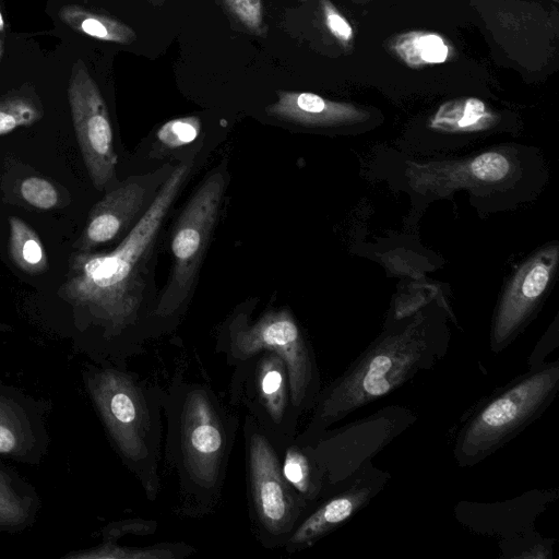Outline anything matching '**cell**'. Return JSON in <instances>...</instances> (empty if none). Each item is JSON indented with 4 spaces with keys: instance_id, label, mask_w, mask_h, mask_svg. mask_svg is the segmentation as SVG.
Wrapping results in <instances>:
<instances>
[{
    "instance_id": "1",
    "label": "cell",
    "mask_w": 559,
    "mask_h": 559,
    "mask_svg": "<svg viewBox=\"0 0 559 559\" xmlns=\"http://www.w3.org/2000/svg\"><path fill=\"white\" fill-rule=\"evenodd\" d=\"M192 164L187 160L173 169L116 249L105 253L76 251L70 257L67 278L58 294L99 326L100 337L108 344L106 364H109V343L122 340L139 321L153 247Z\"/></svg>"
},
{
    "instance_id": "2",
    "label": "cell",
    "mask_w": 559,
    "mask_h": 559,
    "mask_svg": "<svg viewBox=\"0 0 559 559\" xmlns=\"http://www.w3.org/2000/svg\"><path fill=\"white\" fill-rule=\"evenodd\" d=\"M165 463L177 480L180 514L206 516L222 499L240 420L206 381L176 372L164 390Z\"/></svg>"
},
{
    "instance_id": "3",
    "label": "cell",
    "mask_w": 559,
    "mask_h": 559,
    "mask_svg": "<svg viewBox=\"0 0 559 559\" xmlns=\"http://www.w3.org/2000/svg\"><path fill=\"white\" fill-rule=\"evenodd\" d=\"M449 332L438 320L419 314L385 329L355 360L321 389L305 430V440L359 408L394 392L447 355Z\"/></svg>"
},
{
    "instance_id": "4",
    "label": "cell",
    "mask_w": 559,
    "mask_h": 559,
    "mask_svg": "<svg viewBox=\"0 0 559 559\" xmlns=\"http://www.w3.org/2000/svg\"><path fill=\"white\" fill-rule=\"evenodd\" d=\"M83 379L112 449L146 498L155 500L160 490L164 390L115 364L88 366Z\"/></svg>"
},
{
    "instance_id": "5",
    "label": "cell",
    "mask_w": 559,
    "mask_h": 559,
    "mask_svg": "<svg viewBox=\"0 0 559 559\" xmlns=\"http://www.w3.org/2000/svg\"><path fill=\"white\" fill-rule=\"evenodd\" d=\"M559 391V360L528 368L481 399L460 426L453 457L475 466L501 449L552 404Z\"/></svg>"
},
{
    "instance_id": "6",
    "label": "cell",
    "mask_w": 559,
    "mask_h": 559,
    "mask_svg": "<svg viewBox=\"0 0 559 559\" xmlns=\"http://www.w3.org/2000/svg\"><path fill=\"white\" fill-rule=\"evenodd\" d=\"M264 349L277 353L286 362L297 414L311 412L322 389L320 370L313 347L289 309H270L257 320L248 310H238L218 332L216 352L228 366Z\"/></svg>"
},
{
    "instance_id": "7",
    "label": "cell",
    "mask_w": 559,
    "mask_h": 559,
    "mask_svg": "<svg viewBox=\"0 0 559 559\" xmlns=\"http://www.w3.org/2000/svg\"><path fill=\"white\" fill-rule=\"evenodd\" d=\"M248 513L259 543L285 545L311 506L286 480L273 440L248 415L242 424Z\"/></svg>"
},
{
    "instance_id": "8",
    "label": "cell",
    "mask_w": 559,
    "mask_h": 559,
    "mask_svg": "<svg viewBox=\"0 0 559 559\" xmlns=\"http://www.w3.org/2000/svg\"><path fill=\"white\" fill-rule=\"evenodd\" d=\"M417 420L403 405H389L360 419L296 439L311 449L324 473L322 496L354 475Z\"/></svg>"
},
{
    "instance_id": "9",
    "label": "cell",
    "mask_w": 559,
    "mask_h": 559,
    "mask_svg": "<svg viewBox=\"0 0 559 559\" xmlns=\"http://www.w3.org/2000/svg\"><path fill=\"white\" fill-rule=\"evenodd\" d=\"M229 396L277 450L297 436L300 416L293 405L287 365L277 353L264 349L234 366Z\"/></svg>"
},
{
    "instance_id": "10",
    "label": "cell",
    "mask_w": 559,
    "mask_h": 559,
    "mask_svg": "<svg viewBox=\"0 0 559 559\" xmlns=\"http://www.w3.org/2000/svg\"><path fill=\"white\" fill-rule=\"evenodd\" d=\"M225 186L222 171L211 174L181 212L170 245L174 266L154 309L155 318L173 316L188 299L218 215Z\"/></svg>"
},
{
    "instance_id": "11",
    "label": "cell",
    "mask_w": 559,
    "mask_h": 559,
    "mask_svg": "<svg viewBox=\"0 0 559 559\" xmlns=\"http://www.w3.org/2000/svg\"><path fill=\"white\" fill-rule=\"evenodd\" d=\"M68 99L82 156L97 190L115 178L117 154L104 97L82 60L72 68Z\"/></svg>"
},
{
    "instance_id": "12",
    "label": "cell",
    "mask_w": 559,
    "mask_h": 559,
    "mask_svg": "<svg viewBox=\"0 0 559 559\" xmlns=\"http://www.w3.org/2000/svg\"><path fill=\"white\" fill-rule=\"evenodd\" d=\"M390 478L389 472L367 462L308 510L283 546L285 551L309 548L345 525L384 489Z\"/></svg>"
},
{
    "instance_id": "13",
    "label": "cell",
    "mask_w": 559,
    "mask_h": 559,
    "mask_svg": "<svg viewBox=\"0 0 559 559\" xmlns=\"http://www.w3.org/2000/svg\"><path fill=\"white\" fill-rule=\"evenodd\" d=\"M558 248L540 250L513 276L497 306L489 337L490 349L501 353L532 320L554 274Z\"/></svg>"
},
{
    "instance_id": "14",
    "label": "cell",
    "mask_w": 559,
    "mask_h": 559,
    "mask_svg": "<svg viewBox=\"0 0 559 559\" xmlns=\"http://www.w3.org/2000/svg\"><path fill=\"white\" fill-rule=\"evenodd\" d=\"M45 413L44 403L0 384V456L37 464L49 442Z\"/></svg>"
},
{
    "instance_id": "15",
    "label": "cell",
    "mask_w": 559,
    "mask_h": 559,
    "mask_svg": "<svg viewBox=\"0 0 559 559\" xmlns=\"http://www.w3.org/2000/svg\"><path fill=\"white\" fill-rule=\"evenodd\" d=\"M145 198L146 187L138 180L128 181L107 193L91 210L76 243L78 251H91L126 231L140 213Z\"/></svg>"
},
{
    "instance_id": "16",
    "label": "cell",
    "mask_w": 559,
    "mask_h": 559,
    "mask_svg": "<svg viewBox=\"0 0 559 559\" xmlns=\"http://www.w3.org/2000/svg\"><path fill=\"white\" fill-rule=\"evenodd\" d=\"M556 498L551 490H531L521 497L498 503L460 502L455 508V518L466 521L476 518L501 515L480 528L478 534L499 535L503 539L514 537L516 533H524L533 528L536 518L544 512L547 506ZM502 539V540H503Z\"/></svg>"
},
{
    "instance_id": "17",
    "label": "cell",
    "mask_w": 559,
    "mask_h": 559,
    "mask_svg": "<svg viewBox=\"0 0 559 559\" xmlns=\"http://www.w3.org/2000/svg\"><path fill=\"white\" fill-rule=\"evenodd\" d=\"M269 116L306 127H335L361 120L366 115L352 105L332 102L307 92L278 91L265 108Z\"/></svg>"
},
{
    "instance_id": "18",
    "label": "cell",
    "mask_w": 559,
    "mask_h": 559,
    "mask_svg": "<svg viewBox=\"0 0 559 559\" xmlns=\"http://www.w3.org/2000/svg\"><path fill=\"white\" fill-rule=\"evenodd\" d=\"M40 502L35 488L0 464V531L20 532L35 522Z\"/></svg>"
},
{
    "instance_id": "19",
    "label": "cell",
    "mask_w": 559,
    "mask_h": 559,
    "mask_svg": "<svg viewBox=\"0 0 559 559\" xmlns=\"http://www.w3.org/2000/svg\"><path fill=\"white\" fill-rule=\"evenodd\" d=\"M277 451L286 480L312 507L322 496L324 473L311 449L295 437Z\"/></svg>"
},
{
    "instance_id": "20",
    "label": "cell",
    "mask_w": 559,
    "mask_h": 559,
    "mask_svg": "<svg viewBox=\"0 0 559 559\" xmlns=\"http://www.w3.org/2000/svg\"><path fill=\"white\" fill-rule=\"evenodd\" d=\"M58 15L70 28L99 40L126 45L136 38L135 33L122 22L91 12L81 5H63Z\"/></svg>"
},
{
    "instance_id": "21",
    "label": "cell",
    "mask_w": 559,
    "mask_h": 559,
    "mask_svg": "<svg viewBox=\"0 0 559 559\" xmlns=\"http://www.w3.org/2000/svg\"><path fill=\"white\" fill-rule=\"evenodd\" d=\"M9 253L24 273L35 275L48 269L47 255L37 233L23 219L9 217Z\"/></svg>"
},
{
    "instance_id": "22",
    "label": "cell",
    "mask_w": 559,
    "mask_h": 559,
    "mask_svg": "<svg viewBox=\"0 0 559 559\" xmlns=\"http://www.w3.org/2000/svg\"><path fill=\"white\" fill-rule=\"evenodd\" d=\"M195 550L185 543H159L146 547H122L110 539L90 552L76 555L81 558H115V559H180Z\"/></svg>"
},
{
    "instance_id": "23",
    "label": "cell",
    "mask_w": 559,
    "mask_h": 559,
    "mask_svg": "<svg viewBox=\"0 0 559 559\" xmlns=\"http://www.w3.org/2000/svg\"><path fill=\"white\" fill-rule=\"evenodd\" d=\"M489 118L484 104L472 98L442 106L432 126L448 131H473L488 124Z\"/></svg>"
},
{
    "instance_id": "24",
    "label": "cell",
    "mask_w": 559,
    "mask_h": 559,
    "mask_svg": "<svg viewBox=\"0 0 559 559\" xmlns=\"http://www.w3.org/2000/svg\"><path fill=\"white\" fill-rule=\"evenodd\" d=\"M43 116L34 98L25 95H10L0 98V136L20 127H29Z\"/></svg>"
},
{
    "instance_id": "25",
    "label": "cell",
    "mask_w": 559,
    "mask_h": 559,
    "mask_svg": "<svg viewBox=\"0 0 559 559\" xmlns=\"http://www.w3.org/2000/svg\"><path fill=\"white\" fill-rule=\"evenodd\" d=\"M397 50L408 63H441L448 58L449 49L442 38L435 34L413 36Z\"/></svg>"
},
{
    "instance_id": "26",
    "label": "cell",
    "mask_w": 559,
    "mask_h": 559,
    "mask_svg": "<svg viewBox=\"0 0 559 559\" xmlns=\"http://www.w3.org/2000/svg\"><path fill=\"white\" fill-rule=\"evenodd\" d=\"M228 13L248 32L257 36L267 34L262 0H223Z\"/></svg>"
},
{
    "instance_id": "27",
    "label": "cell",
    "mask_w": 559,
    "mask_h": 559,
    "mask_svg": "<svg viewBox=\"0 0 559 559\" xmlns=\"http://www.w3.org/2000/svg\"><path fill=\"white\" fill-rule=\"evenodd\" d=\"M201 123L197 117L170 120L157 131L159 143L167 148H178L193 142L200 133Z\"/></svg>"
},
{
    "instance_id": "28",
    "label": "cell",
    "mask_w": 559,
    "mask_h": 559,
    "mask_svg": "<svg viewBox=\"0 0 559 559\" xmlns=\"http://www.w3.org/2000/svg\"><path fill=\"white\" fill-rule=\"evenodd\" d=\"M20 193L29 205L39 210H50L59 203L56 187L45 178H25L20 185Z\"/></svg>"
},
{
    "instance_id": "29",
    "label": "cell",
    "mask_w": 559,
    "mask_h": 559,
    "mask_svg": "<svg viewBox=\"0 0 559 559\" xmlns=\"http://www.w3.org/2000/svg\"><path fill=\"white\" fill-rule=\"evenodd\" d=\"M325 24L330 32L340 40L347 43L353 37V31L347 21L328 1H322Z\"/></svg>"
},
{
    "instance_id": "30",
    "label": "cell",
    "mask_w": 559,
    "mask_h": 559,
    "mask_svg": "<svg viewBox=\"0 0 559 559\" xmlns=\"http://www.w3.org/2000/svg\"><path fill=\"white\" fill-rule=\"evenodd\" d=\"M155 524L153 522H146V521H126L122 523L117 524H110L106 527L104 531V537L116 539L120 536L127 535L129 533L131 534H152L154 530Z\"/></svg>"
},
{
    "instance_id": "31",
    "label": "cell",
    "mask_w": 559,
    "mask_h": 559,
    "mask_svg": "<svg viewBox=\"0 0 559 559\" xmlns=\"http://www.w3.org/2000/svg\"><path fill=\"white\" fill-rule=\"evenodd\" d=\"M4 29H5V21H4V17L2 15V12L0 10V33H2Z\"/></svg>"
},
{
    "instance_id": "32",
    "label": "cell",
    "mask_w": 559,
    "mask_h": 559,
    "mask_svg": "<svg viewBox=\"0 0 559 559\" xmlns=\"http://www.w3.org/2000/svg\"><path fill=\"white\" fill-rule=\"evenodd\" d=\"M2 55H3V41L2 39L0 38V60L2 58Z\"/></svg>"
},
{
    "instance_id": "33",
    "label": "cell",
    "mask_w": 559,
    "mask_h": 559,
    "mask_svg": "<svg viewBox=\"0 0 559 559\" xmlns=\"http://www.w3.org/2000/svg\"><path fill=\"white\" fill-rule=\"evenodd\" d=\"M554 1H558V0H554Z\"/></svg>"
}]
</instances>
